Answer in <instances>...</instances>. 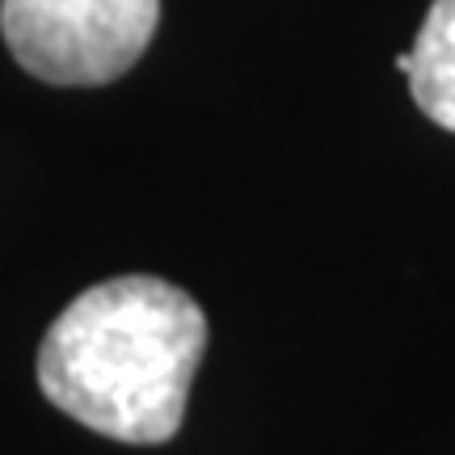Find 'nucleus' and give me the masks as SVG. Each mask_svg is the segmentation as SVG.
I'll return each instance as SVG.
<instances>
[{
    "mask_svg": "<svg viewBox=\"0 0 455 455\" xmlns=\"http://www.w3.org/2000/svg\"><path fill=\"white\" fill-rule=\"evenodd\" d=\"M409 55H413L409 93L418 110L443 131H455V0H435L426 9Z\"/></svg>",
    "mask_w": 455,
    "mask_h": 455,
    "instance_id": "7ed1b4c3",
    "label": "nucleus"
},
{
    "mask_svg": "<svg viewBox=\"0 0 455 455\" xmlns=\"http://www.w3.org/2000/svg\"><path fill=\"white\" fill-rule=\"evenodd\" d=\"M203 350L207 316L195 295L152 275L106 278L47 329L38 388L106 439L156 447L181 430Z\"/></svg>",
    "mask_w": 455,
    "mask_h": 455,
    "instance_id": "f257e3e1",
    "label": "nucleus"
},
{
    "mask_svg": "<svg viewBox=\"0 0 455 455\" xmlns=\"http://www.w3.org/2000/svg\"><path fill=\"white\" fill-rule=\"evenodd\" d=\"M161 0H0V34L30 76L60 89L110 84L140 64Z\"/></svg>",
    "mask_w": 455,
    "mask_h": 455,
    "instance_id": "f03ea898",
    "label": "nucleus"
},
{
    "mask_svg": "<svg viewBox=\"0 0 455 455\" xmlns=\"http://www.w3.org/2000/svg\"><path fill=\"white\" fill-rule=\"evenodd\" d=\"M409 68H413V55H409V51H405V55H396V72H405V76H409Z\"/></svg>",
    "mask_w": 455,
    "mask_h": 455,
    "instance_id": "20e7f679",
    "label": "nucleus"
}]
</instances>
